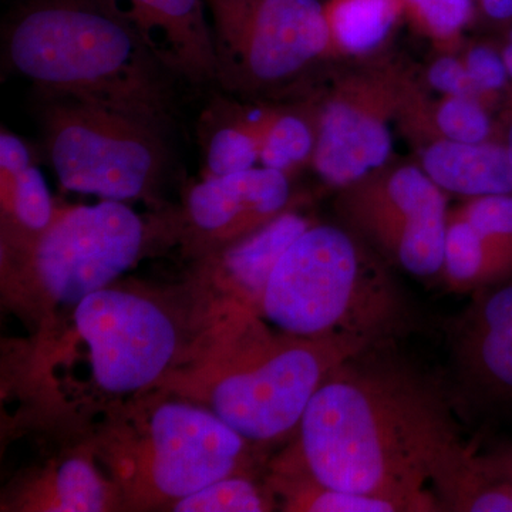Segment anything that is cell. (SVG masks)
Returning <instances> with one entry per match:
<instances>
[{
  "label": "cell",
  "mask_w": 512,
  "mask_h": 512,
  "mask_svg": "<svg viewBox=\"0 0 512 512\" xmlns=\"http://www.w3.org/2000/svg\"><path fill=\"white\" fill-rule=\"evenodd\" d=\"M366 352L336 367L312 397L289 463L328 487L439 511L427 485L460 443L446 404L417 376Z\"/></svg>",
  "instance_id": "obj_1"
},
{
  "label": "cell",
  "mask_w": 512,
  "mask_h": 512,
  "mask_svg": "<svg viewBox=\"0 0 512 512\" xmlns=\"http://www.w3.org/2000/svg\"><path fill=\"white\" fill-rule=\"evenodd\" d=\"M13 69L46 96L93 101L164 127L167 69L100 0H36L10 25Z\"/></svg>",
  "instance_id": "obj_2"
},
{
  "label": "cell",
  "mask_w": 512,
  "mask_h": 512,
  "mask_svg": "<svg viewBox=\"0 0 512 512\" xmlns=\"http://www.w3.org/2000/svg\"><path fill=\"white\" fill-rule=\"evenodd\" d=\"M266 318L289 336L375 343L402 318L392 278L352 232L312 225L275 266L264 295Z\"/></svg>",
  "instance_id": "obj_3"
},
{
  "label": "cell",
  "mask_w": 512,
  "mask_h": 512,
  "mask_svg": "<svg viewBox=\"0 0 512 512\" xmlns=\"http://www.w3.org/2000/svg\"><path fill=\"white\" fill-rule=\"evenodd\" d=\"M47 99V154L66 190L121 202L153 190L165 165L163 127L93 101Z\"/></svg>",
  "instance_id": "obj_4"
},
{
  "label": "cell",
  "mask_w": 512,
  "mask_h": 512,
  "mask_svg": "<svg viewBox=\"0 0 512 512\" xmlns=\"http://www.w3.org/2000/svg\"><path fill=\"white\" fill-rule=\"evenodd\" d=\"M372 343L355 338L271 340L259 335L247 360L212 394V409L244 439L266 441L299 426L330 373Z\"/></svg>",
  "instance_id": "obj_5"
},
{
  "label": "cell",
  "mask_w": 512,
  "mask_h": 512,
  "mask_svg": "<svg viewBox=\"0 0 512 512\" xmlns=\"http://www.w3.org/2000/svg\"><path fill=\"white\" fill-rule=\"evenodd\" d=\"M217 82L231 92L279 89L328 57L319 0H205Z\"/></svg>",
  "instance_id": "obj_6"
},
{
  "label": "cell",
  "mask_w": 512,
  "mask_h": 512,
  "mask_svg": "<svg viewBox=\"0 0 512 512\" xmlns=\"http://www.w3.org/2000/svg\"><path fill=\"white\" fill-rule=\"evenodd\" d=\"M426 90L403 60L384 59L338 77L318 116L312 165L336 188L389 165L392 126Z\"/></svg>",
  "instance_id": "obj_7"
},
{
  "label": "cell",
  "mask_w": 512,
  "mask_h": 512,
  "mask_svg": "<svg viewBox=\"0 0 512 512\" xmlns=\"http://www.w3.org/2000/svg\"><path fill=\"white\" fill-rule=\"evenodd\" d=\"M340 215L390 261L417 278L443 269L446 191L420 165H386L340 188Z\"/></svg>",
  "instance_id": "obj_8"
},
{
  "label": "cell",
  "mask_w": 512,
  "mask_h": 512,
  "mask_svg": "<svg viewBox=\"0 0 512 512\" xmlns=\"http://www.w3.org/2000/svg\"><path fill=\"white\" fill-rule=\"evenodd\" d=\"M146 227L124 202L57 210L33 238L32 264L46 291L62 303H79L101 291L137 261Z\"/></svg>",
  "instance_id": "obj_9"
},
{
  "label": "cell",
  "mask_w": 512,
  "mask_h": 512,
  "mask_svg": "<svg viewBox=\"0 0 512 512\" xmlns=\"http://www.w3.org/2000/svg\"><path fill=\"white\" fill-rule=\"evenodd\" d=\"M74 319L89 346L94 380L106 392H137L153 383L177 348L168 316L133 293H90L77 303Z\"/></svg>",
  "instance_id": "obj_10"
},
{
  "label": "cell",
  "mask_w": 512,
  "mask_h": 512,
  "mask_svg": "<svg viewBox=\"0 0 512 512\" xmlns=\"http://www.w3.org/2000/svg\"><path fill=\"white\" fill-rule=\"evenodd\" d=\"M151 478L161 493L184 498L227 478L244 437L215 413L168 403L151 420Z\"/></svg>",
  "instance_id": "obj_11"
},
{
  "label": "cell",
  "mask_w": 512,
  "mask_h": 512,
  "mask_svg": "<svg viewBox=\"0 0 512 512\" xmlns=\"http://www.w3.org/2000/svg\"><path fill=\"white\" fill-rule=\"evenodd\" d=\"M136 33L170 73L192 83L217 80L205 0H100Z\"/></svg>",
  "instance_id": "obj_12"
},
{
  "label": "cell",
  "mask_w": 512,
  "mask_h": 512,
  "mask_svg": "<svg viewBox=\"0 0 512 512\" xmlns=\"http://www.w3.org/2000/svg\"><path fill=\"white\" fill-rule=\"evenodd\" d=\"M291 200L288 175L259 167L207 177L188 195V217L211 241L237 242L286 211Z\"/></svg>",
  "instance_id": "obj_13"
},
{
  "label": "cell",
  "mask_w": 512,
  "mask_h": 512,
  "mask_svg": "<svg viewBox=\"0 0 512 512\" xmlns=\"http://www.w3.org/2000/svg\"><path fill=\"white\" fill-rule=\"evenodd\" d=\"M457 355L477 396L512 406V276L476 291L458 332Z\"/></svg>",
  "instance_id": "obj_14"
},
{
  "label": "cell",
  "mask_w": 512,
  "mask_h": 512,
  "mask_svg": "<svg viewBox=\"0 0 512 512\" xmlns=\"http://www.w3.org/2000/svg\"><path fill=\"white\" fill-rule=\"evenodd\" d=\"M420 167L441 190L463 197L512 194V160L504 141L431 140L421 150Z\"/></svg>",
  "instance_id": "obj_15"
},
{
  "label": "cell",
  "mask_w": 512,
  "mask_h": 512,
  "mask_svg": "<svg viewBox=\"0 0 512 512\" xmlns=\"http://www.w3.org/2000/svg\"><path fill=\"white\" fill-rule=\"evenodd\" d=\"M439 511L512 512V488L488 473L480 458L457 443L431 476Z\"/></svg>",
  "instance_id": "obj_16"
},
{
  "label": "cell",
  "mask_w": 512,
  "mask_h": 512,
  "mask_svg": "<svg viewBox=\"0 0 512 512\" xmlns=\"http://www.w3.org/2000/svg\"><path fill=\"white\" fill-rule=\"evenodd\" d=\"M309 227L311 222L298 212H282L265 227L234 242L222 256L221 266L239 288L261 302L275 266Z\"/></svg>",
  "instance_id": "obj_17"
},
{
  "label": "cell",
  "mask_w": 512,
  "mask_h": 512,
  "mask_svg": "<svg viewBox=\"0 0 512 512\" xmlns=\"http://www.w3.org/2000/svg\"><path fill=\"white\" fill-rule=\"evenodd\" d=\"M328 57L372 55L406 16L404 0H326Z\"/></svg>",
  "instance_id": "obj_18"
},
{
  "label": "cell",
  "mask_w": 512,
  "mask_h": 512,
  "mask_svg": "<svg viewBox=\"0 0 512 512\" xmlns=\"http://www.w3.org/2000/svg\"><path fill=\"white\" fill-rule=\"evenodd\" d=\"M400 126L414 138L450 140L458 143H487L497 137L490 109L481 101L468 97L443 96L431 100L426 90L406 110Z\"/></svg>",
  "instance_id": "obj_19"
},
{
  "label": "cell",
  "mask_w": 512,
  "mask_h": 512,
  "mask_svg": "<svg viewBox=\"0 0 512 512\" xmlns=\"http://www.w3.org/2000/svg\"><path fill=\"white\" fill-rule=\"evenodd\" d=\"M441 275L454 291L476 292L511 278L512 259L493 247L456 210L448 212Z\"/></svg>",
  "instance_id": "obj_20"
},
{
  "label": "cell",
  "mask_w": 512,
  "mask_h": 512,
  "mask_svg": "<svg viewBox=\"0 0 512 512\" xmlns=\"http://www.w3.org/2000/svg\"><path fill=\"white\" fill-rule=\"evenodd\" d=\"M272 109L255 114L234 113L212 133L207 144L208 177L242 173L259 163Z\"/></svg>",
  "instance_id": "obj_21"
},
{
  "label": "cell",
  "mask_w": 512,
  "mask_h": 512,
  "mask_svg": "<svg viewBox=\"0 0 512 512\" xmlns=\"http://www.w3.org/2000/svg\"><path fill=\"white\" fill-rule=\"evenodd\" d=\"M316 134V120L309 119L306 114L272 109L259 163L289 177V174L312 163Z\"/></svg>",
  "instance_id": "obj_22"
},
{
  "label": "cell",
  "mask_w": 512,
  "mask_h": 512,
  "mask_svg": "<svg viewBox=\"0 0 512 512\" xmlns=\"http://www.w3.org/2000/svg\"><path fill=\"white\" fill-rule=\"evenodd\" d=\"M279 484L289 498V510L312 512H400L399 505L369 495L348 493L313 480L293 464L282 467Z\"/></svg>",
  "instance_id": "obj_23"
},
{
  "label": "cell",
  "mask_w": 512,
  "mask_h": 512,
  "mask_svg": "<svg viewBox=\"0 0 512 512\" xmlns=\"http://www.w3.org/2000/svg\"><path fill=\"white\" fill-rule=\"evenodd\" d=\"M404 10L440 53H456L464 30L478 15L476 0H404Z\"/></svg>",
  "instance_id": "obj_24"
},
{
  "label": "cell",
  "mask_w": 512,
  "mask_h": 512,
  "mask_svg": "<svg viewBox=\"0 0 512 512\" xmlns=\"http://www.w3.org/2000/svg\"><path fill=\"white\" fill-rule=\"evenodd\" d=\"M3 208L19 227L36 238L55 218L52 195L39 168L30 165L8 190H2Z\"/></svg>",
  "instance_id": "obj_25"
},
{
  "label": "cell",
  "mask_w": 512,
  "mask_h": 512,
  "mask_svg": "<svg viewBox=\"0 0 512 512\" xmlns=\"http://www.w3.org/2000/svg\"><path fill=\"white\" fill-rule=\"evenodd\" d=\"M104 504L106 491L89 463L73 458L62 464L56 476V504L50 511L94 512L103 510Z\"/></svg>",
  "instance_id": "obj_26"
},
{
  "label": "cell",
  "mask_w": 512,
  "mask_h": 512,
  "mask_svg": "<svg viewBox=\"0 0 512 512\" xmlns=\"http://www.w3.org/2000/svg\"><path fill=\"white\" fill-rule=\"evenodd\" d=\"M183 512H259L266 510L262 495L242 478H222L197 493L180 498L174 507Z\"/></svg>",
  "instance_id": "obj_27"
},
{
  "label": "cell",
  "mask_w": 512,
  "mask_h": 512,
  "mask_svg": "<svg viewBox=\"0 0 512 512\" xmlns=\"http://www.w3.org/2000/svg\"><path fill=\"white\" fill-rule=\"evenodd\" d=\"M457 210L493 247L512 259V194L468 198Z\"/></svg>",
  "instance_id": "obj_28"
},
{
  "label": "cell",
  "mask_w": 512,
  "mask_h": 512,
  "mask_svg": "<svg viewBox=\"0 0 512 512\" xmlns=\"http://www.w3.org/2000/svg\"><path fill=\"white\" fill-rule=\"evenodd\" d=\"M468 74L491 106L510 87L511 79L505 67L501 49L487 42L471 43L461 55Z\"/></svg>",
  "instance_id": "obj_29"
},
{
  "label": "cell",
  "mask_w": 512,
  "mask_h": 512,
  "mask_svg": "<svg viewBox=\"0 0 512 512\" xmlns=\"http://www.w3.org/2000/svg\"><path fill=\"white\" fill-rule=\"evenodd\" d=\"M424 84L443 96L468 97L481 101L488 109L493 107L471 79L461 56H456V53H441L424 74Z\"/></svg>",
  "instance_id": "obj_30"
},
{
  "label": "cell",
  "mask_w": 512,
  "mask_h": 512,
  "mask_svg": "<svg viewBox=\"0 0 512 512\" xmlns=\"http://www.w3.org/2000/svg\"><path fill=\"white\" fill-rule=\"evenodd\" d=\"M32 165L28 146L15 134L2 131L0 134V185L8 190L23 171Z\"/></svg>",
  "instance_id": "obj_31"
},
{
  "label": "cell",
  "mask_w": 512,
  "mask_h": 512,
  "mask_svg": "<svg viewBox=\"0 0 512 512\" xmlns=\"http://www.w3.org/2000/svg\"><path fill=\"white\" fill-rule=\"evenodd\" d=\"M477 13L494 25H512V0H476Z\"/></svg>",
  "instance_id": "obj_32"
},
{
  "label": "cell",
  "mask_w": 512,
  "mask_h": 512,
  "mask_svg": "<svg viewBox=\"0 0 512 512\" xmlns=\"http://www.w3.org/2000/svg\"><path fill=\"white\" fill-rule=\"evenodd\" d=\"M484 467L490 471L491 476L512 488V450L494 454L491 457H481Z\"/></svg>",
  "instance_id": "obj_33"
},
{
  "label": "cell",
  "mask_w": 512,
  "mask_h": 512,
  "mask_svg": "<svg viewBox=\"0 0 512 512\" xmlns=\"http://www.w3.org/2000/svg\"><path fill=\"white\" fill-rule=\"evenodd\" d=\"M500 49L512 83V25L508 26L503 45H501Z\"/></svg>",
  "instance_id": "obj_34"
},
{
  "label": "cell",
  "mask_w": 512,
  "mask_h": 512,
  "mask_svg": "<svg viewBox=\"0 0 512 512\" xmlns=\"http://www.w3.org/2000/svg\"><path fill=\"white\" fill-rule=\"evenodd\" d=\"M504 143L505 146H507L508 148V153H510L512 160V114L510 117V121H508L507 130H505Z\"/></svg>",
  "instance_id": "obj_35"
}]
</instances>
